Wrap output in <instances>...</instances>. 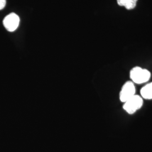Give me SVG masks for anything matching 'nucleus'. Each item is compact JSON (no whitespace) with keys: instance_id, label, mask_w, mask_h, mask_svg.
<instances>
[{"instance_id":"nucleus-1","label":"nucleus","mask_w":152,"mask_h":152,"mask_svg":"<svg viewBox=\"0 0 152 152\" xmlns=\"http://www.w3.org/2000/svg\"><path fill=\"white\" fill-rule=\"evenodd\" d=\"M131 79L134 83L141 84L148 81L151 78V72L141 67L136 66L133 68L130 73Z\"/></svg>"},{"instance_id":"nucleus-2","label":"nucleus","mask_w":152,"mask_h":152,"mask_svg":"<svg viewBox=\"0 0 152 152\" xmlns=\"http://www.w3.org/2000/svg\"><path fill=\"white\" fill-rule=\"evenodd\" d=\"M142 105L143 100L141 96L135 95L125 102L123 108L129 114H132L141 108Z\"/></svg>"},{"instance_id":"nucleus-3","label":"nucleus","mask_w":152,"mask_h":152,"mask_svg":"<svg viewBox=\"0 0 152 152\" xmlns=\"http://www.w3.org/2000/svg\"><path fill=\"white\" fill-rule=\"evenodd\" d=\"M135 86L132 81H127L123 85L120 92V99L121 102L125 103L129 99L135 95Z\"/></svg>"},{"instance_id":"nucleus-4","label":"nucleus","mask_w":152,"mask_h":152,"mask_svg":"<svg viewBox=\"0 0 152 152\" xmlns=\"http://www.w3.org/2000/svg\"><path fill=\"white\" fill-rule=\"evenodd\" d=\"M20 23V18L15 13H10L4 18L3 24L6 29L9 32H14L18 27Z\"/></svg>"},{"instance_id":"nucleus-5","label":"nucleus","mask_w":152,"mask_h":152,"mask_svg":"<svg viewBox=\"0 0 152 152\" xmlns=\"http://www.w3.org/2000/svg\"><path fill=\"white\" fill-rule=\"evenodd\" d=\"M141 96L145 99H152V82L142 87L140 91Z\"/></svg>"},{"instance_id":"nucleus-6","label":"nucleus","mask_w":152,"mask_h":152,"mask_svg":"<svg viewBox=\"0 0 152 152\" xmlns=\"http://www.w3.org/2000/svg\"><path fill=\"white\" fill-rule=\"evenodd\" d=\"M136 2L137 0H117V3L119 5L125 6L128 10L135 8Z\"/></svg>"},{"instance_id":"nucleus-7","label":"nucleus","mask_w":152,"mask_h":152,"mask_svg":"<svg viewBox=\"0 0 152 152\" xmlns=\"http://www.w3.org/2000/svg\"><path fill=\"white\" fill-rule=\"evenodd\" d=\"M6 4V0H0V10L3 9Z\"/></svg>"}]
</instances>
